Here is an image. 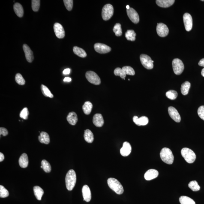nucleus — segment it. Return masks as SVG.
Masks as SVG:
<instances>
[{
  "instance_id": "nucleus-1",
  "label": "nucleus",
  "mask_w": 204,
  "mask_h": 204,
  "mask_svg": "<svg viewBox=\"0 0 204 204\" xmlns=\"http://www.w3.org/2000/svg\"><path fill=\"white\" fill-rule=\"evenodd\" d=\"M76 181L75 172L71 169L67 172L65 177V183L67 190L71 191L74 188Z\"/></svg>"
},
{
  "instance_id": "nucleus-2",
  "label": "nucleus",
  "mask_w": 204,
  "mask_h": 204,
  "mask_svg": "<svg viewBox=\"0 0 204 204\" xmlns=\"http://www.w3.org/2000/svg\"><path fill=\"white\" fill-rule=\"evenodd\" d=\"M107 183L109 187L117 194H122L124 193V189L122 185L115 178H109L107 180Z\"/></svg>"
},
{
  "instance_id": "nucleus-3",
  "label": "nucleus",
  "mask_w": 204,
  "mask_h": 204,
  "mask_svg": "<svg viewBox=\"0 0 204 204\" xmlns=\"http://www.w3.org/2000/svg\"><path fill=\"white\" fill-rule=\"evenodd\" d=\"M162 160L166 164H171L174 160V156L171 151L167 148H163L160 153Z\"/></svg>"
},
{
  "instance_id": "nucleus-4",
  "label": "nucleus",
  "mask_w": 204,
  "mask_h": 204,
  "mask_svg": "<svg viewBox=\"0 0 204 204\" xmlns=\"http://www.w3.org/2000/svg\"><path fill=\"white\" fill-rule=\"evenodd\" d=\"M181 154L184 160L189 163L194 162L196 159V155L191 149L188 148H184L181 150Z\"/></svg>"
},
{
  "instance_id": "nucleus-5",
  "label": "nucleus",
  "mask_w": 204,
  "mask_h": 204,
  "mask_svg": "<svg viewBox=\"0 0 204 204\" xmlns=\"http://www.w3.org/2000/svg\"><path fill=\"white\" fill-rule=\"evenodd\" d=\"M113 13L114 8L113 6L110 4H106L102 9V18L104 21L109 20L113 16Z\"/></svg>"
},
{
  "instance_id": "nucleus-6",
  "label": "nucleus",
  "mask_w": 204,
  "mask_h": 204,
  "mask_svg": "<svg viewBox=\"0 0 204 204\" xmlns=\"http://www.w3.org/2000/svg\"><path fill=\"white\" fill-rule=\"evenodd\" d=\"M172 67L174 73L176 75H180L182 73L184 70V65L182 61L178 58L174 59L172 61Z\"/></svg>"
},
{
  "instance_id": "nucleus-7",
  "label": "nucleus",
  "mask_w": 204,
  "mask_h": 204,
  "mask_svg": "<svg viewBox=\"0 0 204 204\" xmlns=\"http://www.w3.org/2000/svg\"><path fill=\"white\" fill-rule=\"evenodd\" d=\"M87 80L91 84L95 85H100L101 81L98 75L94 72L91 71L87 72L85 74Z\"/></svg>"
},
{
  "instance_id": "nucleus-8",
  "label": "nucleus",
  "mask_w": 204,
  "mask_h": 204,
  "mask_svg": "<svg viewBox=\"0 0 204 204\" xmlns=\"http://www.w3.org/2000/svg\"><path fill=\"white\" fill-rule=\"evenodd\" d=\"M141 63L144 67L148 70L152 69L154 67V61L150 56L145 54H142L140 56Z\"/></svg>"
},
{
  "instance_id": "nucleus-9",
  "label": "nucleus",
  "mask_w": 204,
  "mask_h": 204,
  "mask_svg": "<svg viewBox=\"0 0 204 204\" xmlns=\"http://www.w3.org/2000/svg\"><path fill=\"white\" fill-rule=\"evenodd\" d=\"M94 49L97 53L104 54L110 52L111 48L105 44L102 43H96L94 46Z\"/></svg>"
},
{
  "instance_id": "nucleus-10",
  "label": "nucleus",
  "mask_w": 204,
  "mask_h": 204,
  "mask_svg": "<svg viewBox=\"0 0 204 204\" xmlns=\"http://www.w3.org/2000/svg\"><path fill=\"white\" fill-rule=\"evenodd\" d=\"M157 31L159 36L161 37H164L168 35L169 30L167 25L162 23L157 24Z\"/></svg>"
},
{
  "instance_id": "nucleus-11",
  "label": "nucleus",
  "mask_w": 204,
  "mask_h": 204,
  "mask_svg": "<svg viewBox=\"0 0 204 204\" xmlns=\"http://www.w3.org/2000/svg\"><path fill=\"white\" fill-rule=\"evenodd\" d=\"M183 19L186 30L190 31L193 28V19L191 15L188 13H185L183 16Z\"/></svg>"
},
{
  "instance_id": "nucleus-12",
  "label": "nucleus",
  "mask_w": 204,
  "mask_h": 204,
  "mask_svg": "<svg viewBox=\"0 0 204 204\" xmlns=\"http://www.w3.org/2000/svg\"><path fill=\"white\" fill-rule=\"evenodd\" d=\"M54 30L56 37L58 38H63L65 35V31L62 25L58 23H56L54 25Z\"/></svg>"
},
{
  "instance_id": "nucleus-13",
  "label": "nucleus",
  "mask_w": 204,
  "mask_h": 204,
  "mask_svg": "<svg viewBox=\"0 0 204 204\" xmlns=\"http://www.w3.org/2000/svg\"><path fill=\"white\" fill-rule=\"evenodd\" d=\"M127 13L129 18L134 24L139 23V15L134 9L130 8L127 10Z\"/></svg>"
},
{
  "instance_id": "nucleus-14",
  "label": "nucleus",
  "mask_w": 204,
  "mask_h": 204,
  "mask_svg": "<svg viewBox=\"0 0 204 204\" xmlns=\"http://www.w3.org/2000/svg\"><path fill=\"white\" fill-rule=\"evenodd\" d=\"M168 112L169 115L171 118L177 123L180 122L181 118L180 116L178 113V111L175 108L173 107H170L168 108Z\"/></svg>"
},
{
  "instance_id": "nucleus-15",
  "label": "nucleus",
  "mask_w": 204,
  "mask_h": 204,
  "mask_svg": "<svg viewBox=\"0 0 204 204\" xmlns=\"http://www.w3.org/2000/svg\"><path fill=\"white\" fill-rule=\"evenodd\" d=\"M23 49L27 61L29 62H32L34 59L33 54L32 50L30 49L29 46L26 44L23 45Z\"/></svg>"
},
{
  "instance_id": "nucleus-16",
  "label": "nucleus",
  "mask_w": 204,
  "mask_h": 204,
  "mask_svg": "<svg viewBox=\"0 0 204 204\" xmlns=\"http://www.w3.org/2000/svg\"><path fill=\"white\" fill-rule=\"evenodd\" d=\"M132 151V147L130 144L128 142H125L123 144L122 148L120 150L121 155L123 157L128 156L130 155Z\"/></svg>"
},
{
  "instance_id": "nucleus-17",
  "label": "nucleus",
  "mask_w": 204,
  "mask_h": 204,
  "mask_svg": "<svg viewBox=\"0 0 204 204\" xmlns=\"http://www.w3.org/2000/svg\"><path fill=\"white\" fill-rule=\"evenodd\" d=\"M93 122L96 127L103 126L104 124V120L101 114L97 113L94 115L93 117Z\"/></svg>"
},
{
  "instance_id": "nucleus-18",
  "label": "nucleus",
  "mask_w": 204,
  "mask_h": 204,
  "mask_svg": "<svg viewBox=\"0 0 204 204\" xmlns=\"http://www.w3.org/2000/svg\"><path fill=\"white\" fill-rule=\"evenodd\" d=\"M158 171L154 169H149L145 172L144 177L146 180H151L155 179L158 175Z\"/></svg>"
},
{
  "instance_id": "nucleus-19",
  "label": "nucleus",
  "mask_w": 204,
  "mask_h": 204,
  "mask_svg": "<svg viewBox=\"0 0 204 204\" xmlns=\"http://www.w3.org/2000/svg\"><path fill=\"white\" fill-rule=\"evenodd\" d=\"M82 193L84 200L87 202H89L91 200V190L88 185L83 186L82 189Z\"/></svg>"
},
{
  "instance_id": "nucleus-20",
  "label": "nucleus",
  "mask_w": 204,
  "mask_h": 204,
  "mask_svg": "<svg viewBox=\"0 0 204 204\" xmlns=\"http://www.w3.org/2000/svg\"><path fill=\"white\" fill-rule=\"evenodd\" d=\"M133 120L135 124L139 126H145L148 123V117L145 116L138 118L137 116H134Z\"/></svg>"
},
{
  "instance_id": "nucleus-21",
  "label": "nucleus",
  "mask_w": 204,
  "mask_h": 204,
  "mask_svg": "<svg viewBox=\"0 0 204 204\" xmlns=\"http://www.w3.org/2000/svg\"><path fill=\"white\" fill-rule=\"evenodd\" d=\"M174 0H157L156 2L157 5L163 8H167L171 7L174 3Z\"/></svg>"
},
{
  "instance_id": "nucleus-22",
  "label": "nucleus",
  "mask_w": 204,
  "mask_h": 204,
  "mask_svg": "<svg viewBox=\"0 0 204 204\" xmlns=\"http://www.w3.org/2000/svg\"><path fill=\"white\" fill-rule=\"evenodd\" d=\"M67 120L69 123L72 125H75L78 121V116L75 112H71L67 116Z\"/></svg>"
},
{
  "instance_id": "nucleus-23",
  "label": "nucleus",
  "mask_w": 204,
  "mask_h": 204,
  "mask_svg": "<svg viewBox=\"0 0 204 204\" xmlns=\"http://www.w3.org/2000/svg\"><path fill=\"white\" fill-rule=\"evenodd\" d=\"M19 163L21 167L25 168L28 164V159L27 155L25 153L22 154L19 159Z\"/></svg>"
},
{
  "instance_id": "nucleus-24",
  "label": "nucleus",
  "mask_w": 204,
  "mask_h": 204,
  "mask_svg": "<svg viewBox=\"0 0 204 204\" xmlns=\"http://www.w3.org/2000/svg\"><path fill=\"white\" fill-rule=\"evenodd\" d=\"M38 139L40 142L46 145H48L50 142V139L49 134L45 132H41L40 135L39 136Z\"/></svg>"
},
{
  "instance_id": "nucleus-25",
  "label": "nucleus",
  "mask_w": 204,
  "mask_h": 204,
  "mask_svg": "<svg viewBox=\"0 0 204 204\" xmlns=\"http://www.w3.org/2000/svg\"><path fill=\"white\" fill-rule=\"evenodd\" d=\"M13 9L16 14L19 18H21L24 14L23 7L20 4L16 3L13 6Z\"/></svg>"
},
{
  "instance_id": "nucleus-26",
  "label": "nucleus",
  "mask_w": 204,
  "mask_h": 204,
  "mask_svg": "<svg viewBox=\"0 0 204 204\" xmlns=\"http://www.w3.org/2000/svg\"><path fill=\"white\" fill-rule=\"evenodd\" d=\"M84 138L85 141L88 143H92L94 140V136L91 130L87 129L85 130Z\"/></svg>"
},
{
  "instance_id": "nucleus-27",
  "label": "nucleus",
  "mask_w": 204,
  "mask_h": 204,
  "mask_svg": "<svg viewBox=\"0 0 204 204\" xmlns=\"http://www.w3.org/2000/svg\"><path fill=\"white\" fill-rule=\"evenodd\" d=\"M33 190L34 194L37 200H41L42 196L44 193L43 189L38 186H35L34 187Z\"/></svg>"
},
{
  "instance_id": "nucleus-28",
  "label": "nucleus",
  "mask_w": 204,
  "mask_h": 204,
  "mask_svg": "<svg viewBox=\"0 0 204 204\" xmlns=\"http://www.w3.org/2000/svg\"><path fill=\"white\" fill-rule=\"evenodd\" d=\"M93 108V104L90 101H86L82 106V110L85 115H89Z\"/></svg>"
},
{
  "instance_id": "nucleus-29",
  "label": "nucleus",
  "mask_w": 204,
  "mask_h": 204,
  "mask_svg": "<svg viewBox=\"0 0 204 204\" xmlns=\"http://www.w3.org/2000/svg\"><path fill=\"white\" fill-rule=\"evenodd\" d=\"M73 51L75 54L81 58H85L87 56V53L85 50L82 48L77 46L73 47Z\"/></svg>"
},
{
  "instance_id": "nucleus-30",
  "label": "nucleus",
  "mask_w": 204,
  "mask_h": 204,
  "mask_svg": "<svg viewBox=\"0 0 204 204\" xmlns=\"http://www.w3.org/2000/svg\"><path fill=\"white\" fill-rule=\"evenodd\" d=\"M190 87V83L188 81H186L181 85V93L183 95H186L188 94Z\"/></svg>"
},
{
  "instance_id": "nucleus-31",
  "label": "nucleus",
  "mask_w": 204,
  "mask_h": 204,
  "mask_svg": "<svg viewBox=\"0 0 204 204\" xmlns=\"http://www.w3.org/2000/svg\"><path fill=\"white\" fill-rule=\"evenodd\" d=\"M179 201L181 204H196L193 199L186 196H180L179 198Z\"/></svg>"
},
{
  "instance_id": "nucleus-32",
  "label": "nucleus",
  "mask_w": 204,
  "mask_h": 204,
  "mask_svg": "<svg viewBox=\"0 0 204 204\" xmlns=\"http://www.w3.org/2000/svg\"><path fill=\"white\" fill-rule=\"evenodd\" d=\"M136 33L133 30H128L125 33V37L127 40L130 41H135L136 40Z\"/></svg>"
},
{
  "instance_id": "nucleus-33",
  "label": "nucleus",
  "mask_w": 204,
  "mask_h": 204,
  "mask_svg": "<svg viewBox=\"0 0 204 204\" xmlns=\"http://www.w3.org/2000/svg\"><path fill=\"white\" fill-rule=\"evenodd\" d=\"M41 90L43 95L46 97H49L50 98H53L54 96L51 92L50 91L47 87L45 85L42 84L41 86Z\"/></svg>"
},
{
  "instance_id": "nucleus-34",
  "label": "nucleus",
  "mask_w": 204,
  "mask_h": 204,
  "mask_svg": "<svg viewBox=\"0 0 204 204\" xmlns=\"http://www.w3.org/2000/svg\"><path fill=\"white\" fill-rule=\"evenodd\" d=\"M188 186L193 191H197L200 190V186L196 181H192L189 183Z\"/></svg>"
},
{
  "instance_id": "nucleus-35",
  "label": "nucleus",
  "mask_w": 204,
  "mask_h": 204,
  "mask_svg": "<svg viewBox=\"0 0 204 204\" xmlns=\"http://www.w3.org/2000/svg\"><path fill=\"white\" fill-rule=\"evenodd\" d=\"M41 166H43V171L46 173H49L51 171V166L50 164L46 160H43L41 162Z\"/></svg>"
},
{
  "instance_id": "nucleus-36",
  "label": "nucleus",
  "mask_w": 204,
  "mask_h": 204,
  "mask_svg": "<svg viewBox=\"0 0 204 204\" xmlns=\"http://www.w3.org/2000/svg\"><path fill=\"white\" fill-rule=\"evenodd\" d=\"M113 31L115 33V35L117 37H120L122 35V30L121 29V24L116 23L114 27Z\"/></svg>"
},
{
  "instance_id": "nucleus-37",
  "label": "nucleus",
  "mask_w": 204,
  "mask_h": 204,
  "mask_svg": "<svg viewBox=\"0 0 204 204\" xmlns=\"http://www.w3.org/2000/svg\"><path fill=\"white\" fill-rule=\"evenodd\" d=\"M166 97L171 100H174L177 97L178 94L176 91L170 90L166 93Z\"/></svg>"
},
{
  "instance_id": "nucleus-38",
  "label": "nucleus",
  "mask_w": 204,
  "mask_h": 204,
  "mask_svg": "<svg viewBox=\"0 0 204 204\" xmlns=\"http://www.w3.org/2000/svg\"><path fill=\"white\" fill-rule=\"evenodd\" d=\"M114 73L115 75L116 76H120L121 78L125 79V78L126 76V75L125 74L123 70L122 69L118 67L115 69L114 71Z\"/></svg>"
},
{
  "instance_id": "nucleus-39",
  "label": "nucleus",
  "mask_w": 204,
  "mask_h": 204,
  "mask_svg": "<svg viewBox=\"0 0 204 204\" xmlns=\"http://www.w3.org/2000/svg\"><path fill=\"white\" fill-rule=\"evenodd\" d=\"M126 75H129L133 76L135 75V70L132 67L130 66H124L122 68Z\"/></svg>"
},
{
  "instance_id": "nucleus-40",
  "label": "nucleus",
  "mask_w": 204,
  "mask_h": 204,
  "mask_svg": "<svg viewBox=\"0 0 204 204\" xmlns=\"http://www.w3.org/2000/svg\"><path fill=\"white\" fill-rule=\"evenodd\" d=\"M31 7L33 11L37 12L38 11L40 8V0H32L31 1Z\"/></svg>"
},
{
  "instance_id": "nucleus-41",
  "label": "nucleus",
  "mask_w": 204,
  "mask_h": 204,
  "mask_svg": "<svg viewBox=\"0 0 204 204\" xmlns=\"http://www.w3.org/2000/svg\"><path fill=\"white\" fill-rule=\"evenodd\" d=\"M9 195L8 190L2 185L0 186V197L6 198L8 197Z\"/></svg>"
},
{
  "instance_id": "nucleus-42",
  "label": "nucleus",
  "mask_w": 204,
  "mask_h": 204,
  "mask_svg": "<svg viewBox=\"0 0 204 204\" xmlns=\"http://www.w3.org/2000/svg\"><path fill=\"white\" fill-rule=\"evenodd\" d=\"M15 81L18 84L20 85H24L25 83L24 79L20 73H17L16 75Z\"/></svg>"
},
{
  "instance_id": "nucleus-43",
  "label": "nucleus",
  "mask_w": 204,
  "mask_h": 204,
  "mask_svg": "<svg viewBox=\"0 0 204 204\" xmlns=\"http://www.w3.org/2000/svg\"><path fill=\"white\" fill-rule=\"evenodd\" d=\"M29 113L27 108L25 107L21 111L20 113V117L21 118H23L24 119L27 120L28 119Z\"/></svg>"
},
{
  "instance_id": "nucleus-44",
  "label": "nucleus",
  "mask_w": 204,
  "mask_h": 204,
  "mask_svg": "<svg viewBox=\"0 0 204 204\" xmlns=\"http://www.w3.org/2000/svg\"><path fill=\"white\" fill-rule=\"evenodd\" d=\"M64 2L66 8L68 11H71L73 7V1L72 0H64Z\"/></svg>"
},
{
  "instance_id": "nucleus-45",
  "label": "nucleus",
  "mask_w": 204,
  "mask_h": 204,
  "mask_svg": "<svg viewBox=\"0 0 204 204\" xmlns=\"http://www.w3.org/2000/svg\"><path fill=\"white\" fill-rule=\"evenodd\" d=\"M198 114L201 119L204 121V106H200L198 109Z\"/></svg>"
},
{
  "instance_id": "nucleus-46",
  "label": "nucleus",
  "mask_w": 204,
  "mask_h": 204,
  "mask_svg": "<svg viewBox=\"0 0 204 204\" xmlns=\"http://www.w3.org/2000/svg\"><path fill=\"white\" fill-rule=\"evenodd\" d=\"M0 134L2 135L3 136H7L8 134V130L4 127H1L0 128Z\"/></svg>"
},
{
  "instance_id": "nucleus-47",
  "label": "nucleus",
  "mask_w": 204,
  "mask_h": 204,
  "mask_svg": "<svg viewBox=\"0 0 204 204\" xmlns=\"http://www.w3.org/2000/svg\"><path fill=\"white\" fill-rule=\"evenodd\" d=\"M70 72V69L67 68L65 69L63 72V73L64 75H68L69 74Z\"/></svg>"
},
{
  "instance_id": "nucleus-48",
  "label": "nucleus",
  "mask_w": 204,
  "mask_h": 204,
  "mask_svg": "<svg viewBox=\"0 0 204 204\" xmlns=\"http://www.w3.org/2000/svg\"><path fill=\"white\" fill-rule=\"evenodd\" d=\"M199 65L200 66L204 67V58L201 59L199 62Z\"/></svg>"
},
{
  "instance_id": "nucleus-49",
  "label": "nucleus",
  "mask_w": 204,
  "mask_h": 204,
  "mask_svg": "<svg viewBox=\"0 0 204 204\" xmlns=\"http://www.w3.org/2000/svg\"><path fill=\"white\" fill-rule=\"evenodd\" d=\"M4 158H5V157H4V154L2 153H0V162H2L3 161Z\"/></svg>"
},
{
  "instance_id": "nucleus-50",
  "label": "nucleus",
  "mask_w": 204,
  "mask_h": 204,
  "mask_svg": "<svg viewBox=\"0 0 204 204\" xmlns=\"http://www.w3.org/2000/svg\"><path fill=\"white\" fill-rule=\"evenodd\" d=\"M72 79L70 77H65L64 79V82H69L71 81Z\"/></svg>"
},
{
  "instance_id": "nucleus-51",
  "label": "nucleus",
  "mask_w": 204,
  "mask_h": 204,
  "mask_svg": "<svg viewBox=\"0 0 204 204\" xmlns=\"http://www.w3.org/2000/svg\"><path fill=\"white\" fill-rule=\"evenodd\" d=\"M201 74H202V76L204 77V68L202 69V72H201Z\"/></svg>"
},
{
  "instance_id": "nucleus-52",
  "label": "nucleus",
  "mask_w": 204,
  "mask_h": 204,
  "mask_svg": "<svg viewBox=\"0 0 204 204\" xmlns=\"http://www.w3.org/2000/svg\"><path fill=\"white\" fill-rule=\"evenodd\" d=\"M130 7H129V6L127 5L126 6V8L127 10H129V9H130Z\"/></svg>"
},
{
  "instance_id": "nucleus-53",
  "label": "nucleus",
  "mask_w": 204,
  "mask_h": 204,
  "mask_svg": "<svg viewBox=\"0 0 204 204\" xmlns=\"http://www.w3.org/2000/svg\"><path fill=\"white\" fill-rule=\"evenodd\" d=\"M204 1V0H202V1Z\"/></svg>"
}]
</instances>
